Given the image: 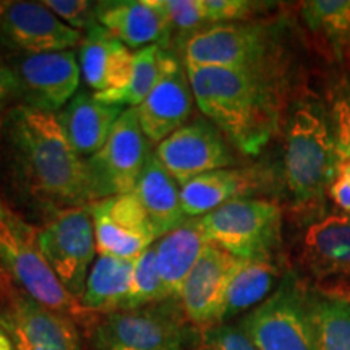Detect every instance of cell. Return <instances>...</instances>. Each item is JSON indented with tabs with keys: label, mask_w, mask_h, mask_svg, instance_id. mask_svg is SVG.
I'll return each mask as SVG.
<instances>
[{
	"label": "cell",
	"mask_w": 350,
	"mask_h": 350,
	"mask_svg": "<svg viewBox=\"0 0 350 350\" xmlns=\"http://www.w3.org/2000/svg\"><path fill=\"white\" fill-rule=\"evenodd\" d=\"M83 33L70 28L42 2H7L0 18V51L3 57L39 55L73 51Z\"/></svg>",
	"instance_id": "12"
},
{
	"label": "cell",
	"mask_w": 350,
	"mask_h": 350,
	"mask_svg": "<svg viewBox=\"0 0 350 350\" xmlns=\"http://www.w3.org/2000/svg\"><path fill=\"white\" fill-rule=\"evenodd\" d=\"M0 327L15 350H83L72 318L39 305L23 292L0 308Z\"/></svg>",
	"instance_id": "14"
},
{
	"label": "cell",
	"mask_w": 350,
	"mask_h": 350,
	"mask_svg": "<svg viewBox=\"0 0 350 350\" xmlns=\"http://www.w3.org/2000/svg\"><path fill=\"white\" fill-rule=\"evenodd\" d=\"M268 7L269 3L252 2V0H203L204 18L208 26L242 23Z\"/></svg>",
	"instance_id": "33"
},
{
	"label": "cell",
	"mask_w": 350,
	"mask_h": 350,
	"mask_svg": "<svg viewBox=\"0 0 350 350\" xmlns=\"http://www.w3.org/2000/svg\"><path fill=\"white\" fill-rule=\"evenodd\" d=\"M308 31L338 60L350 64V0H308L300 3Z\"/></svg>",
	"instance_id": "26"
},
{
	"label": "cell",
	"mask_w": 350,
	"mask_h": 350,
	"mask_svg": "<svg viewBox=\"0 0 350 350\" xmlns=\"http://www.w3.org/2000/svg\"><path fill=\"white\" fill-rule=\"evenodd\" d=\"M195 350H258L240 326L216 325L201 331Z\"/></svg>",
	"instance_id": "34"
},
{
	"label": "cell",
	"mask_w": 350,
	"mask_h": 350,
	"mask_svg": "<svg viewBox=\"0 0 350 350\" xmlns=\"http://www.w3.org/2000/svg\"><path fill=\"white\" fill-rule=\"evenodd\" d=\"M8 211H10V209H8V208L5 206V204H3V201L0 200V217L5 216V214H7Z\"/></svg>",
	"instance_id": "39"
},
{
	"label": "cell",
	"mask_w": 350,
	"mask_h": 350,
	"mask_svg": "<svg viewBox=\"0 0 350 350\" xmlns=\"http://www.w3.org/2000/svg\"><path fill=\"white\" fill-rule=\"evenodd\" d=\"M301 258L319 281L350 278V214H329L310 224L304 235Z\"/></svg>",
	"instance_id": "21"
},
{
	"label": "cell",
	"mask_w": 350,
	"mask_h": 350,
	"mask_svg": "<svg viewBox=\"0 0 350 350\" xmlns=\"http://www.w3.org/2000/svg\"><path fill=\"white\" fill-rule=\"evenodd\" d=\"M195 96L183 60L169 52L159 81L137 111L143 133L156 146L183 126L193 112Z\"/></svg>",
	"instance_id": "17"
},
{
	"label": "cell",
	"mask_w": 350,
	"mask_h": 350,
	"mask_svg": "<svg viewBox=\"0 0 350 350\" xmlns=\"http://www.w3.org/2000/svg\"><path fill=\"white\" fill-rule=\"evenodd\" d=\"M137 111L125 109L107 143L86 159L91 203L133 191L144 165L152 156Z\"/></svg>",
	"instance_id": "7"
},
{
	"label": "cell",
	"mask_w": 350,
	"mask_h": 350,
	"mask_svg": "<svg viewBox=\"0 0 350 350\" xmlns=\"http://www.w3.org/2000/svg\"><path fill=\"white\" fill-rule=\"evenodd\" d=\"M16 180L33 203L54 214L90 206L86 159L70 144L57 113L13 106L3 122Z\"/></svg>",
	"instance_id": "1"
},
{
	"label": "cell",
	"mask_w": 350,
	"mask_h": 350,
	"mask_svg": "<svg viewBox=\"0 0 350 350\" xmlns=\"http://www.w3.org/2000/svg\"><path fill=\"white\" fill-rule=\"evenodd\" d=\"M98 23L129 49L169 46L172 25L163 0H106L96 2Z\"/></svg>",
	"instance_id": "18"
},
{
	"label": "cell",
	"mask_w": 350,
	"mask_h": 350,
	"mask_svg": "<svg viewBox=\"0 0 350 350\" xmlns=\"http://www.w3.org/2000/svg\"><path fill=\"white\" fill-rule=\"evenodd\" d=\"M329 196L334 200V203L342 209L344 213L350 214V180L344 175H338L336 180L329 187Z\"/></svg>",
	"instance_id": "37"
},
{
	"label": "cell",
	"mask_w": 350,
	"mask_h": 350,
	"mask_svg": "<svg viewBox=\"0 0 350 350\" xmlns=\"http://www.w3.org/2000/svg\"><path fill=\"white\" fill-rule=\"evenodd\" d=\"M16 98V86L15 78L10 67H8L5 57L0 51V131L3 129V122H5L8 109V103Z\"/></svg>",
	"instance_id": "36"
},
{
	"label": "cell",
	"mask_w": 350,
	"mask_h": 350,
	"mask_svg": "<svg viewBox=\"0 0 350 350\" xmlns=\"http://www.w3.org/2000/svg\"><path fill=\"white\" fill-rule=\"evenodd\" d=\"M165 300L172 299L169 297L163 279H161L156 252L151 245L148 250H144L142 255L135 258L130 294L124 310L142 308V306L161 304Z\"/></svg>",
	"instance_id": "30"
},
{
	"label": "cell",
	"mask_w": 350,
	"mask_h": 350,
	"mask_svg": "<svg viewBox=\"0 0 350 350\" xmlns=\"http://www.w3.org/2000/svg\"><path fill=\"white\" fill-rule=\"evenodd\" d=\"M279 268L273 260H242L232 275L221 314V325L269 297L279 279Z\"/></svg>",
	"instance_id": "27"
},
{
	"label": "cell",
	"mask_w": 350,
	"mask_h": 350,
	"mask_svg": "<svg viewBox=\"0 0 350 350\" xmlns=\"http://www.w3.org/2000/svg\"><path fill=\"white\" fill-rule=\"evenodd\" d=\"M154 154L178 183L235 164L230 143L208 119L187 122L157 144Z\"/></svg>",
	"instance_id": "13"
},
{
	"label": "cell",
	"mask_w": 350,
	"mask_h": 350,
	"mask_svg": "<svg viewBox=\"0 0 350 350\" xmlns=\"http://www.w3.org/2000/svg\"><path fill=\"white\" fill-rule=\"evenodd\" d=\"M209 242L201 230L198 217L188 219L180 227L157 239L154 252L161 279L172 300H178L188 274L193 269Z\"/></svg>",
	"instance_id": "24"
},
{
	"label": "cell",
	"mask_w": 350,
	"mask_h": 350,
	"mask_svg": "<svg viewBox=\"0 0 350 350\" xmlns=\"http://www.w3.org/2000/svg\"><path fill=\"white\" fill-rule=\"evenodd\" d=\"M0 350H15L13 349L12 340L8 339V336L3 332L2 327H0Z\"/></svg>",
	"instance_id": "38"
},
{
	"label": "cell",
	"mask_w": 350,
	"mask_h": 350,
	"mask_svg": "<svg viewBox=\"0 0 350 350\" xmlns=\"http://www.w3.org/2000/svg\"><path fill=\"white\" fill-rule=\"evenodd\" d=\"M265 170L227 167L196 175L180 183L182 209L187 219L203 217L234 200L248 198L265 185Z\"/></svg>",
	"instance_id": "19"
},
{
	"label": "cell",
	"mask_w": 350,
	"mask_h": 350,
	"mask_svg": "<svg viewBox=\"0 0 350 350\" xmlns=\"http://www.w3.org/2000/svg\"><path fill=\"white\" fill-rule=\"evenodd\" d=\"M135 260L99 255L88 274L81 305L93 314L124 310L130 294Z\"/></svg>",
	"instance_id": "25"
},
{
	"label": "cell",
	"mask_w": 350,
	"mask_h": 350,
	"mask_svg": "<svg viewBox=\"0 0 350 350\" xmlns=\"http://www.w3.org/2000/svg\"><path fill=\"white\" fill-rule=\"evenodd\" d=\"M90 211L99 255L135 260L157 240L133 191L91 203Z\"/></svg>",
	"instance_id": "15"
},
{
	"label": "cell",
	"mask_w": 350,
	"mask_h": 350,
	"mask_svg": "<svg viewBox=\"0 0 350 350\" xmlns=\"http://www.w3.org/2000/svg\"><path fill=\"white\" fill-rule=\"evenodd\" d=\"M327 119L339 161L350 163V73L331 88Z\"/></svg>",
	"instance_id": "31"
},
{
	"label": "cell",
	"mask_w": 350,
	"mask_h": 350,
	"mask_svg": "<svg viewBox=\"0 0 350 350\" xmlns=\"http://www.w3.org/2000/svg\"><path fill=\"white\" fill-rule=\"evenodd\" d=\"M195 326L178 300L98 314L91 323V350H188Z\"/></svg>",
	"instance_id": "4"
},
{
	"label": "cell",
	"mask_w": 350,
	"mask_h": 350,
	"mask_svg": "<svg viewBox=\"0 0 350 350\" xmlns=\"http://www.w3.org/2000/svg\"><path fill=\"white\" fill-rule=\"evenodd\" d=\"M167 54L169 51L163 49L161 46H148L137 51L133 54V72H131L130 81L120 90L100 94L94 93V96L104 104L137 109L142 106L159 81Z\"/></svg>",
	"instance_id": "29"
},
{
	"label": "cell",
	"mask_w": 350,
	"mask_h": 350,
	"mask_svg": "<svg viewBox=\"0 0 350 350\" xmlns=\"http://www.w3.org/2000/svg\"><path fill=\"white\" fill-rule=\"evenodd\" d=\"M125 109L104 104L94 93H78L57 113L70 144L83 159L96 154L111 137Z\"/></svg>",
	"instance_id": "22"
},
{
	"label": "cell",
	"mask_w": 350,
	"mask_h": 350,
	"mask_svg": "<svg viewBox=\"0 0 350 350\" xmlns=\"http://www.w3.org/2000/svg\"><path fill=\"white\" fill-rule=\"evenodd\" d=\"M44 5L59 16L65 25L80 33L90 31L98 23L96 2L88 0H44Z\"/></svg>",
	"instance_id": "35"
},
{
	"label": "cell",
	"mask_w": 350,
	"mask_h": 350,
	"mask_svg": "<svg viewBox=\"0 0 350 350\" xmlns=\"http://www.w3.org/2000/svg\"><path fill=\"white\" fill-rule=\"evenodd\" d=\"M133 54L104 26L96 25L83 36L78 51L81 78L96 94L120 90L130 81Z\"/></svg>",
	"instance_id": "20"
},
{
	"label": "cell",
	"mask_w": 350,
	"mask_h": 350,
	"mask_svg": "<svg viewBox=\"0 0 350 350\" xmlns=\"http://www.w3.org/2000/svg\"><path fill=\"white\" fill-rule=\"evenodd\" d=\"M339 156L327 112L313 100L292 109L284 144V182L297 206L325 200L338 177Z\"/></svg>",
	"instance_id": "3"
},
{
	"label": "cell",
	"mask_w": 350,
	"mask_h": 350,
	"mask_svg": "<svg viewBox=\"0 0 350 350\" xmlns=\"http://www.w3.org/2000/svg\"><path fill=\"white\" fill-rule=\"evenodd\" d=\"M198 222L209 243L240 260H273L282 240V211L268 200H234Z\"/></svg>",
	"instance_id": "6"
},
{
	"label": "cell",
	"mask_w": 350,
	"mask_h": 350,
	"mask_svg": "<svg viewBox=\"0 0 350 350\" xmlns=\"http://www.w3.org/2000/svg\"><path fill=\"white\" fill-rule=\"evenodd\" d=\"M39 252L64 287L81 300L91 266L96 261V239L90 206L65 209L34 230Z\"/></svg>",
	"instance_id": "8"
},
{
	"label": "cell",
	"mask_w": 350,
	"mask_h": 350,
	"mask_svg": "<svg viewBox=\"0 0 350 350\" xmlns=\"http://www.w3.org/2000/svg\"><path fill=\"white\" fill-rule=\"evenodd\" d=\"M185 68L196 106L243 154H258L278 133L284 85L275 62L253 68Z\"/></svg>",
	"instance_id": "2"
},
{
	"label": "cell",
	"mask_w": 350,
	"mask_h": 350,
	"mask_svg": "<svg viewBox=\"0 0 350 350\" xmlns=\"http://www.w3.org/2000/svg\"><path fill=\"white\" fill-rule=\"evenodd\" d=\"M133 193L161 239L188 221L182 209L180 183L159 163L154 152L144 165Z\"/></svg>",
	"instance_id": "23"
},
{
	"label": "cell",
	"mask_w": 350,
	"mask_h": 350,
	"mask_svg": "<svg viewBox=\"0 0 350 350\" xmlns=\"http://www.w3.org/2000/svg\"><path fill=\"white\" fill-rule=\"evenodd\" d=\"M172 33L180 34V46L195 33L208 28L203 0H163Z\"/></svg>",
	"instance_id": "32"
},
{
	"label": "cell",
	"mask_w": 350,
	"mask_h": 350,
	"mask_svg": "<svg viewBox=\"0 0 350 350\" xmlns=\"http://www.w3.org/2000/svg\"><path fill=\"white\" fill-rule=\"evenodd\" d=\"M242 262L216 245L208 243L183 284L178 304L188 321L200 329L221 325L227 287Z\"/></svg>",
	"instance_id": "16"
},
{
	"label": "cell",
	"mask_w": 350,
	"mask_h": 350,
	"mask_svg": "<svg viewBox=\"0 0 350 350\" xmlns=\"http://www.w3.org/2000/svg\"><path fill=\"white\" fill-rule=\"evenodd\" d=\"M34 227L25 224L12 211L0 217V266L20 286L23 294L39 305L72 318L73 321L94 317L83 308L39 252Z\"/></svg>",
	"instance_id": "5"
},
{
	"label": "cell",
	"mask_w": 350,
	"mask_h": 350,
	"mask_svg": "<svg viewBox=\"0 0 350 350\" xmlns=\"http://www.w3.org/2000/svg\"><path fill=\"white\" fill-rule=\"evenodd\" d=\"M7 2H0V18H2V13H3V8H5Z\"/></svg>",
	"instance_id": "40"
},
{
	"label": "cell",
	"mask_w": 350,
	"mask_h": 350,
	"mask_svg": "<svg viewBox=\"0 0 350 350\" xmlns=\"http://www.w3.org/2000/svg\"><path fill=\"white\" fill-rule=\"evenodd\" d=\"M21 106L42 112L62 111L78 93L81 70L75 51L5 57Z\"/></svg>",
	"instance_id": "11"
},
{
	"label": "cell",
	"mask_w": 350,
	"mask_h": 350,
	"mask_svg": "<svg viewBox=\"0 0 350 350\" xmlns=\"http://www.w3.org/2000/svg\"><path fill=\"white\" fill-rule=\"evenodd\" d=\"M314 350H350V300L340 295L308 297Z\"/></svg>",
	"instance_id": "28"
},
{
	"label": "cell",
	"mask_w": 350,
	"mask_h": 350,
	"mask_svg": "<svg viewBox=\"0 0 350 350\" xmlns=\"http://www.w3.org/2000/svg\"><path fill=\"white\" fill-rule=\"evenodd\" d=\"M185 67L253 68L275 62L274 42L262 25H213L182 44Z\"/></svg>",
	"instance_id": "10"
},
{
	"label": "cell",
	"mask_w": 350,
	"mask_h": 350,
	"mask_svg": "<svg viewBox=\"0 0 350 350\" xmlns=\"http://www.w3.org/2000/svg\"><path fill=\"white\" fill-rule=\"evenodd\" d=\"M240 327L258 350H314L308 295L294 274H287Z\"/></svg>",
	"instance_id": "9"
}]
</instances>
